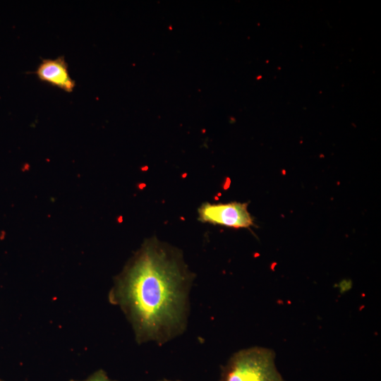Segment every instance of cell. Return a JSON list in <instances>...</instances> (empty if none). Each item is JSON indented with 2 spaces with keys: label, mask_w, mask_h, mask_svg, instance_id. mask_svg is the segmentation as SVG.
<instances>
[{
  "label": "cell",
  "mask_w": 381,
  "mask_h": 381,
  "mask_svg": "<svg viewBox=\"0 0 381 381\" xmlns=\"http://www.w3.org/2000/svg\"><path fill=\"white\" fill-rule=\"evenodd\" d=\"M193 277L179 250L154 236L116 278L109 300L124 312L138 342L163 343L184 329Z\"/></svg>",
  "instance_id": "1"
},
{
  "label": "cell",
  "mask_w": 381,
  "mask_h": 381,
  "mask_svg": "<svg viewBox=\"0 0 381 381\" xmlns=\"http://www.w3.org/2000/svg\"><path fill=\"white\" fill-rule=\"evenodd\" d=\"M274 352L255 346L234 353L223 368L220 381H285L274 364Z\"/></svg>",
  "instance_id": "2"
},
{
  "label": "cell",
  "mask_w": 381,
  "mask_h": 381,
  "mask_svg": "<svg viewBox=\"0 0 381 381\" xmlns=\"http://www.w3.org/2000/svg\"><path fill=\"white\" fill-rule=\"evenodd\" d=\"M247 202H203L198 209V220L202 223L236 229L248 228L254 224Z\"/></svg>",
  "instance_id": "3"
},
{
  "label": "cell",
  "mask_w": 381,
  "mask_h": 381,
  "mask_svg": "<svg viewBox=\"0 0 381 381\" xmlns=\"http://www.w3.org/2000/svg\"><path fill=\"white\" fill-rule=\"evenodd\" d=\"M38 78L56 86L66 92H71L75 87V81L71 78L68 66L64 57L55 59H44L37 69Z\"/></svg>",
  "instance_id": "4"
},
{
  "label": "cell",
  "mask_w": 381,
  "mask_h": 381,
  "mask_svg": "<svg viewBox=\"0 0 381 381\" xmlns=\"http://www.w3.org/2000/svg\"><path fill=\"white\" fill-rule=\"evenodd\" d=\"M70 381H79L75 380H71ZM81 381H111L107 373L103 370H98L91 375H90L87 379Z\"/></svg>",
  "instance_id": "5"
},
{
  "label": "cell",
  "mask_w": 381,
  "mask_h": 381,
  "mask_svg": "<svg viewBox=\"0 0 381 381\" xmlns=\"http://www.w3.org/2000/svg\"><path fill=\"white\" fill-rule=\"evenodd\" d=\"M159 381H171V380H168L164 379V380H159Z\"/></svg>",
  "instance_id": "6"
},
{
  "label": "cell",
  "mask_w": 381,
  "mask_h": 381,
  "mask_svg": "<svg viewBox=\"0 0 381 381\" xmlns=\"http://www.w3.org/2000/svg\"><path fill=\"white\" fill-rule=\"evenodd\" d=\"M0 381H4V380H2L0 379Z\"/></svg>",
  "instance_id": "7"
}]
</instances>
